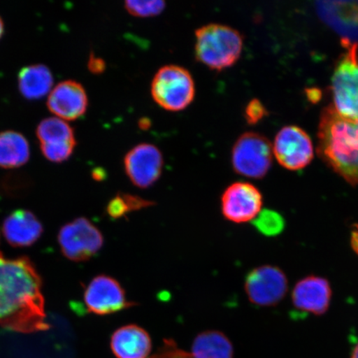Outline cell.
I'll use <instances>...</instances> for the list:
<instances>
[{
	"instance_id": "obj_12",
	"label": "cell",
	"mask_w": 358,
	"mask_h": 358,
	"mask_svg": "<svg viewBox=\"0 0 358 358\" xmlns=\"http://www.w3.org/2000/svg\"><path fill=\"white\" fill-rule=\"evenodd\" d=\"M124 166L133 185L145 189L153 186L162 174L164 157L158 147L143 143L125 155Z\"/></svg>"
},
{
	"instance_id": "obj_20",
	"label": "cell",
	"mask_w": 358,
	"mask_h": 358,
	"mask_svg": "<svg viewBox=\"0 0 358 358\" xmlns=\"http://www.w3.org/2000/svg\"><path fill=\"white\" fill-rule=\"evenodd\" d=\"M30 148L22 134L8 131L0 133V167H20L28 162Z\"/></svg>"
},
{
	"instance_id": "obj_1",
	"label": "cell",
	"mask_w": 358,
	"mask_h": 358,
	"mask_svg": "<svg viewBox=\"0 0 358 358\" xmlns=\"http://www.w3.org/2000/svg\"><path fill=\"white\" fill-rule=\"evenodd\" d=\"M46 319L42 280L32 262L0 255V325L30 334L48 330Z\"/></svg>"
},
{
	"instance_id": "obj_25",
	"label": "cell",
	"mask_w": 358,
	"mask_h": 358,
	"mask_svg": "<svg viewBox=\"0 0 358 358\" xmlns=\"http://www.w3.org/2000/svg\"><path fill=\"white\" fill-rule=\"evenodd\" d=\"M277 222V217L272 212H262L254 220V225L257 227L259 231L265 234H274V232L278 228Z\"/></svg>"
},
{
	"instance_id": "obj_13",
	"label": "cell",
	"mask_w": 358,
	"mask_h": 358,
	"mask_svg": "<svg viewBox=\"0 0 358 358\" xmlns=\"http://www.w3.org/2000/svg\"><path fill=\"white\" fill-rule=\"evenodd\" d=\"M37 136L43 154L48 160L62 162L73 154L75 134L66 120L57 116L42 120L37 129Z\"/></svg>"
},
{
	"instance_id": "obj_24",
	"label": "cell",
	"mask_w": 358,
	"mask_h": 358,
	"mask_svg": "<svg viewBox=\"0 0 358 358\" xmlns=\"http://www.w3.org/2000/svg\"><path fill=\"white\" fill-rule=\"evenodd\" d=\"M150 358H194L191 353L178 348L172 339H165L162 347Z\"/></svg>"
},
{
	"instance_id": "obj_16",
	"label": "cell",
	"mask_w": 358,
	"mask_h": 358,
	"mask_svg": "<svg viewBox=\"0 0 358 358\" xmlns=\"http://www.w3.org/2000/svg\"><path fill=\"white\" fill-rule=\"evenodd\" d=\"M110 348L117 358H148L152 351L151 338L136 324L120 327L111 336Z\"/></svg>"
},
{
	"instance_id": "obj_9",
	"label": "cell",
	"mask_w": 358,
	"mask_h": 358,
	"mask_svg": "<svg viewBox=\"0 0 358 358\" xmlns=\"http://www.w3.org/2000/svg\"><path fill=\"white\" fill-rule=\"evenodd\" d=\"M272 147L278 163L291 171L307 167L315 155L310 137L303 129L294 125L282 128Z\"/></svg>"
},
{
	"instance_id": "obj_5",
	"label": "cell",
	"mask_w": 358,
	"mask_h": 358,
	"mask_svg": "<svg viewBox=\"0 0 358 358\" xmlns=\"http://www.w3.org/2000/svg\"><path fill=\"white\" fill-rule=\"evenodd\" d=\"M151 94L157 104L164 109L182 110L194 101V80L185 67L164 66L157 71L152 80Z\"/></svg>"
},
{
	"instance_id": "obj_4",
	"label": "cell",
	"mask_w": 358,
	"mask_h": 358,
	"mask_svg": "<svg viewBox=\"0 0 358 358\" xmlns=\"http://www.w3.org/2000/svg\"><path fill=\"white\" fill-rule=\"evenodd\" d=\"M346 52L336 66L332 78L334 108L349 119L358 118V45L343 39Z\"/></svg>"
},
{
	"instance_id": "obj_27",
	"label": "cell",
	"mask_w": 358,
	"mask_h": 358,
	"mask_svg": "<svg viewBox=\"0 0 358 358\" xmlns=\"http://www.w3.org/2000/svg\"><path fill=\"white\" fill-rule=\"evenodd\" d=\"M89 69H91L92 73H100L105 70V62L99 57L92 56L89 61Z\"/></svg>"
},
{
	"instance_id": "obj_28",
	"label": "cell",
	"mask_w": 358,
	"mask_h": 358,
	"mask_svg": "<svg viewBox=\"0 0 358 358\" xmlns=\"http://www.w3.org/2000/svg\"><path fill=\"white\" fill-rule=\"evenodd\" d=\"M150 125V122L149 120L143 119L140 122V127L147 129Z\"/></svg>"
},
{
	"instance_id": "obj_15",
	"label": "cell",
	"mask_w": 358,
	"mask_h": 358,
	"mask_svg": "<svg viewBox=\"0 0 358 358\" xmlns=\"http://www.w3.org/2000/svg\"><path fill=\"white\" fill-rule=\"evenodd\" d=\"M88 99L86 91L75 80H64L53 88L48 99V109L57 117L76 120L85 114Z\"/></svg>"
},
{
	"instance_id": "obj_26",
	"label": "cell",
	"mask_w": 358,
	"mask_h": 358,
	"mask_svg": "<svg viewBox=\"0 0 358 358\" xmlns=\"http://www.w3.org/2000/svg\"><path fill=\"white\" fill-rule=\"evenodd\" d=\"M266 114V107L257 99L250 101L245 107V117L246 122L250 124L259 122V120L265 117Z\"/></svg>"
},
{
	"instance_id": "obj_30",
	"label": "cell",
	"mask_w": 358,
	"mask_h": 358,
	"mask_svg": "<svg viewBox=\"0 0 358 358\" xmlns=\"http://www.w3.org/2000/svg\"><path fill=\"white\" fill-rule=\"evenodd\" d=\"M3 34V22L1 17H0V38H1Z\"/></svg>"
},
{
	"instance_id": "obj_11",
	"label": "cell",
	"mask_w": 358,
	"mask_h": 358,
	"mask_svg": "<svg viewBox=\"0 0 358 358\" xmlns=\"http://www.w3.org/2000/svg\"><path fill=\"white\" fill-rule=\"evenodd\" d=\"M87 310L97 315H109L134 306L118 280L101 275L90 282L84 293Z\"/></svg>"
},
{
	"instance_id": "obj_8",
	"label": "cell",
	"mask_w": 358,
	"mask_h": 358,
	"mask_svg": "<svg viewBox=\"0 0 358 358\" xmlns=\"http://www.w3.org/2000/svg\"><path fill=\"white\" fill-rule=\"evenodd\" d=\"M288 289L287 277L281 268L275 266H258L245 277L246 296L254 306H275L285 298Z\"/></svg>"
},
{
	"instance_id": "obj_2",
	"label": "cell",
	"mask_w": 358,
	"mask_h": 358,
	"mask_svg": "<svg viewBox=\"0 0 358 358\" xmlns=\"http://www.w3.org/2000/svg\"><path fill=\"white\" fill-rule=\"evenodd\" d=\"M317 151L334 171L358 185V118L343 117L333 106L322 112Z\"/></svg>"
},
{
	"instance_id": "obj_18",
	"label": "cell",
	"mask_w": 358,
	"mask_h": 358,
	"mask_svg": "<svg viewBox=\"0 0 358 358\" xmlns=\"http://www.w3.org/2000/svg\"><path fill=\"white\" fill-rule=\"evenodd\" d=\"M53 77L48 67L41 64L24 67L19 74V87L22 96L39 99L51 92Z\"/></svg>"
},
{
	"instance_id": "obj_14",
	"label": "cell",
	"mask_w": 358,
	"mask_h": 358,
	"mask_svg": "<svg viewBox=\"0 0 358 358\" xmlns=\"http://www.w3.org/2000/svg\"><path fill=\"white\" fill-rule=\"evenodd\" d=\"M332 294V288L328 280L320 276L310 275L295 284L291 298L298 310L320 316L329 310Z\"/></svg>"
},
{
	"instance_id": "obj_17",
	"label": "cell",
	"mask_w": 358,
	"mask_h": 358,
	"mask_svg": "<svg viewBox=\"0 0 358 358\" xmlns=\"http://www.w3.org/2000/svg\"><path fill=\"white\" fill-rule=\"evenodd\" d=\"M43 226L37 217L26 210H17L3 224V234L8 243L15 248L33 245L43 234Z\"/></svg>"
},
{
	"instance_id": "obj_7",
	"label": "cell",
	"mask_w": 358,
	"mask_h": 358,
	"mask_svg": "<svg viewBox=\"0 0 358 358\" xmlns=\"http://www.w3.org/2000/svg\"><path fill=\"white\" fill-rule=\"evenodd\" d=\"M58 241L62 254L79 262L96 256L104 245V237L88 219L80 217L61 228Z\"/></svg>"
},
{
	"instance_id": "obj_21",
	"label": "cell",
	"mask_w": 358,
	"mask_h": 358,
	"mask_svg": "<svg viewBox=\"0 0 358 358\" xmlns=\"http://www.w3.org/2000/svg\"><path fill=\"white\" fill-rule=\"evenodd\" d=\"M324 17L344 33H358V2L321 3Z\"/></svg>"
},
{
	"instance_id": "obj_3",
	"label": "cell",
	"mask_w": 358,
	"mask_h": 358,
	"mask_svg": "<svg viewBox=\"0 0 358 358\" xmlns=\"http://www.w3.org/2000/svg\"><path fill=\"white\" fill-rule=\"evenodd\" d=\"M196 60L213 70L235 64L243 48V37L230 26L209 24L196 30Z\"/></svg>"
},
{
	"instance_id": "obj_29",
	"label": "cell",
	"mask_w": 358,
	"mask_h": 358,
	"mask_svg": "<svg viewBox=\"0 0 358 358\" xmlns=\"http://www.w3.org/2000/svg\"><path fill=\"white\" fill-rule=\"evenodd\" d=\"M351 358H358V343L357 344L355 349H353Z\"/></svg>"
},
{
	"instance_id": "obj_23",
	"label": "cell",
	"mask_w": 358,
	"mask_h": 358,
	"mask_svg": "<svg viewBox=\"0 0 358 358\" xmlns=\"http://www.w3.org/2000/svg\"><path fill=\"white\" fill-rule=\"evenodd\" d=\"M124 7L131 15L151 17L159 15L164 10L165 2L163 0H149V1L128 0L124 2Z\"/></svg>"
},
{
	"instance_id": "obj_6",
	"label": "cell",
	"mask_w": 358,
	"mask_h": 358,
	"mask_svg": "<svg viewBox=\"0 0 358 358\" xmlns=\"http://www.w3.org/2000/svg\"><path fill=\"white\" fill-rule=\"evenodd\" d=\"M273 155L268 138L258 133L246 132L241 134L232 149V167L241 176L262 178L271 167Z\"/></svg>"
},
{
	"instance_id": "obj_10",
	"label": "cell",
	"mask_w": 358,
	"mask_h": 358,
	"mask_svg": "<svg viewBox=\"0 0 358 358\" xmlns=\"http://www.w3.org/2000/svg\"><path fill=\"white\" fill-rule=\"evenodd\" d=\"M263 196L256 186L236 182L228 186L221 198V210L227 220L243 224L256 220L262 213Z\"/></svg>"
},
{
	"instance_id": "obj_19",
	"label": "cell",
	"mask_w": 358,
	"mask_h": 358,
	"mask_svg": "<svg viewBox=\"0 0 358 358\" xmlns=\"http://www.w3.org/2000/svg\"><path fill=\"white\" fill-rule=\"evenodd\" d=\"M191 352L194 358H234V355L230 339L216 330L204 331L196 336Z\"/></svg>"
},
{
	"instance_id": "obj_22",
	"label": "cell",
	"mask_w": 358,
	"mask_h": 358,
	"mask_svg": "<svg viewBox=\"0 0 358 358\" xmlns=\"http://www.w3.org/2000/svg\"><path fill=\"white\" fill-rule=\"evenodd\" d=\"M154 205V201L146 200L140 196L120 192L109 201L106 213L112 219H122L127 217L129 213L141 211Z\"/></svg>"
}]
</instances>
